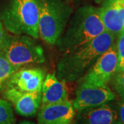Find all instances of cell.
<instances>
[{
	"mask_svg": "<svg viewBox=\"0 0 124 124\" xmlns=\"http://www.w3.org/2000/svg\"><path fill=\"white\" fill-rule=\"evenodd\" d=\"M115 36L105 31L88 44L72 53L63 54L57 65L58 79L65 83L80 79L115 44Z\"/></svg>",
	"mask_w": 124,
	"mask_h": 124,
	"instance_id": "1",
	"label": "cell"
},
{
	"mask_svg": "<svg viewBox=\"0 0 124 124\" xmlns=\"http://www.w3.org/2000/svg\"><path fill=\"white\" fill-rule=\"evenodd\" d=\"M105 31L99 8L83 6L71 16L56 45L59 51L66 54L90 43Z\"/></svg>",
	"mask_w": 124,
	"mask_h": 124,
	"instance_id": "2",
	"label": "cell"
},
{
	"mask_svg": "<svg viewBox=\"0 0 124 124\" xmlns=\"http://www.w3.org/2000/svg\"><path fill=\"white\" fill-rule=\"evenodd\" d=\"M0 19L10 34L39 37L37 0H8L0 12Z\"/></svg>",
	"mask_w": 124,
	"mask_h": 124,
	"instance_id": "3",
	"label": "cell"
},
{
	"mask_svg": "<svg viewBox=\"0 0 124 124\" xmlns=\"http://www.w3.org/2000/svg\"><path fill=\"white\" fill-rule=\"evenodd\" d=\"M39 35L50 45H56L72 14V9L63 0H37Z\"/></svg>",
	"mask_w": 124,
	"mask_h": 124,
	"instance_id": "4",
	"label": "cell"
},
{
	"mask_svg": "<svg viewBox=\"0 0 124 124\" xmlns=\"http://www.w3.org/2000/svg\"><path fill=\"white\" fill-rule=\"evenodd\" d=\"M35 40L26 35H9L1 53L18 69L29 65L43 63L45 62L44 50Z\"/></svg>",
	"mask_w": 124,
	"mask_h": 124,
	"instance_id": "5",
	"label": "cell"
},
{
	"mask_svg": "<svg viewBox=\"0 0 124 124\" xmlns=\"http://www.w3.org/2000/svg\"><path fill=\"white\" fill-rule=\"evenodd\" d=\"M118 55L116 44L102 54L84 75L79 79V85H107L116 72Z\"/></svg>",
	"mask_w": 124,
	"mask_h": 124,
	"instance_id": "6",
	"label": "cell"
},
{
	"mask_svg": "<svg viewBox=\"0 0 124 124\" xmlns=\"http://www.w3.org/2000/svg\"><path fill=\"white\" fill-rule=\"evenodd\" d=\"M115 94L107 85H79L72 101L76 112L101 106L115 100Z\"/></svg>",
	"mask_w": 124,
	"mask_h": 124,
	"instance_id": "7",
	"label": "cell"
},
{
	"mask_svg": "<svg viewBox=\"0 0 124 124\" xmlns=\"http://www.w3.org/2000/svg\"><path fill=\"white\" fill-rule=\"evenodd\" d=\"M3 97L14 107L16 112L23 116H33L41 104V92L27 93L13 88H5Z\"/></svg>",
	"mask_w": 124,
	"mask_h": 124,
	"instance_id": "8",
	"label": "cell"
},
{
	"mask_svg": "<svg viewBox=\"0 0 124 124\" xmlns=\"http://www.w3.org/2000/svg\"><path fill=\"white\" fill-rule=\"evenodd\" d=\"M46 76L45 70L41 68H19L9 77L5 88L27 93L41 92Z\"/></svg>",
	"mask_w": 124,
	"mask_h": 124,
	"instance_id": "9",
	"label": "cell"
},
{
	"mask_svg": "<svg viewBox=\"0 0 124 124\" xmlns=\"http://www.w3.org/2000/svg\"><path fill=\"white\" fill-rule=\"evenodd\" d=\"M76 110L72 102L64 101L41 106L37 112L38 124H70L73 122Z\"/></svg>",
	"mask_w": 124,
	"mask_h": 124,
	"instance_id": "10",
	"label": "cell"
},
{
	"mask_svg": "<svg viewBox=\"0 0 124 124\" xmlns=\"http://www.w3.org/2000/svg\"><path fill=\"white\" fill-rule=\"evenodd\" d=\"M109 103L77 111L74 124H121L116 108Z\"/></svg>",
	"mask_w": 124,
	"mask_h": 124,
	"instance_id": "11",
	"label": "cell"
},
{
	"mask_svg": "<svg viewBox=\"0 0 124 124\" xmlns=\"http://www.w3.org/2000/svg\"><path fill=\"white\" fill-rule=\"evenodd\" d=\"M106 31L116 37L124 31V1L105 0L99 8Z\"/></svg>",
	"mask_w": 124,
	"mask_h": 124,
	"instance_id": "12",
	"label": "cell"
},
{
	"mask_svg": "<svg viewBox=\"0 0 124 124\" xmlns=\"http://www.w3.org/2000/svg\"><path fill=\"white\" fill-rule=\"evenodd\" d=\"M41 104L46 106L68 100V91L65 82L59 79L56 74L46 76L41 87Z\"/></svg>",
	"mask_w": 124,
	"mask_h": 124,
	"instance_id": "13",
	"label": "cell"
},
{
	"mask_svg": "<svg viewBox=\"0 0 124 124\" xmlns=\"http://www.w3.org/2000/svg\"><path fill=\"white\" fill-rule=\"evenodd\" d=\"M18 68L13 66L5 56L0 52V93H2L9 77Z\"/></svg>",
	"mask_w": 124,
	"mask_h": 124,
	"instance_id": "14",
	"label": "cell"
},
{
	"mask_svg": "<svg viewBox=\"0 0 124 124\" xmlns=\"http://www.w3.org/2000/svg\"><path fill=\"white\" fill-rule=\"evenodd\" d=\"M13 107L5 99L0 98V124H15Z\"/></svg>",
	"mask_w": 124,
	"mask_h": 124,
	"instance_id": "15",
	"label": "cell"
},
{
	"mask_svg": "<svg viewBox=\"0 0 124 124\" xmlns=\"http://www.w3.org/2000/svg\"><path fill=\"white\" fill-rule=\"evenodd\" d=\"M113 79L112 86L116 93L119 95L121 101H124V72H116Z\"/></svg>",
	"mask_w": 124,
	"mask_h": 124,
	"instance_id": "16",
	"label": "cell"
},
{
	"mask_svg": "<svg viewBox=\"0 0 124 124\" xmlns=\"http://www.w3.org/2000/svg\"><path fill=\"white\" fill-rule=\"evenodd\" d=\"M117 37L118 39L116 44V47L118 55V69L124 63V31Z\"/></svg>",
	"mask_w": 124,
	"mask_h": 124,
	"instance_id": "17",
	"label": "cell"
},
{
	"mask_svg": "<svg viewBox=\"0 0 124 124\" xmlns=\"http://www.w3.org/2000/svg\"><path fill=\"white\" fill-rule=\"evenodd\" d=\"M8 36L9 35L6 32V30L5 29L3 23L0 19V52L2 50V49L4 48L6 44Z\"/></svg>",
	"mask_w": 124,
	"mask_h": 124,
	"instance_id": "18",
	"label": "cell"
},
{
	"mask_svg": "<svg viewBox=\"0 0 124 124\" xmlns=\"http://www.w3.org/2000/svg\"><path fill=\"white\" fill-rule=\"evenodd\" d=\"M116 108L119 112L120 121L121 124H124V101H121L116 103Z\"/></svg>",
	"mask_w": 124,
	"mask_h": 124,
	"instance_id": "19",
	"label": "cell"
},
{
	"mask_svg": "<svg viewBox=\"0 0 124 124\" xmlns=\"http://www.w3.org/2000/svg\"><path fill=\"white\" fill-rule=\"evenodd\" d=\"M35 124L33 122H31V121H23L22 122H20L19 124Z\"/></svg>",
	"mask_w": 124,
	"mask_h": 124,
	"instance_id": "20",
	"label": "cell"
},
{
	"mask_svg": "<svg viewBox=\"0 0 124 124\" xmlns=\"http://www.w3.org/2000/svg\"><path fill=\"white\" fill-rule=\"evenodd\" d=\"M124 72V63L119 68H118V69L116 70V72Z\"/></svg>",
	"mask_w": 124,
	"mask_h": 124,
	"instance_id": "21",
	"label": "cell"
},
{
	"mask_svg": "<svg viewBox=\"0 0 124 124\" xmlns=\"http://www.w3.org/2000/svg\"><path fill=\"white\" fill-rule=\"evenodd\" d=\"M90 1H92L93 2H94V3H97V4H99V3H100L101 1H102L103 0H90Z\"/></svg>",
	"mask_w": 124,
	"mask_h": 124,
	"instance_id": "22",
	"label": "cell"
},
{
	"mask_svg": "<svg viewBox=\"0 0 124 124\" xmlns=\"http://www.w3.org/2000/svg\"><path fill=\"white\" fill-rule=\"evenodd\" d=\"M119 1H124V0H119Z\"/></svg>",
	"mask_w": 124,
	"mask_h": 124,
	"instance_id": "23",
	"label": "cell"
},
{
	"mask_svg": "<svg viewBox=\"0 0 124 124\" xmlns=\"http://www.w3.org/2000/svg\"><path fill=\"white\" fill-rule=\"evenodd\" d=\"M72 124V123H71V124Z\"/></svg>",
	"mask_w": 124,
	"mask_h": 124,
	"instance_id": "24",
	"label": "cell"
},
{
	"mask_svg": "<svg viewBox=\"0 0 124 124\" xmlns=\"http://www.w3.org/2000/svg\"><path fill=\"white\" fill-rule=\"evenodd\" d=\"M65 1H69V0H65Z\"/></svg>",
	"mask_w": 124,
	"mask_h": 124,
	"instance_id": "25",
	"label": "cell"
}]
</instances>
